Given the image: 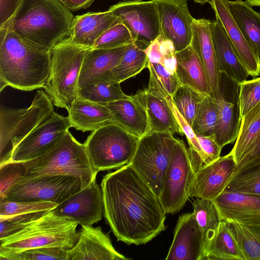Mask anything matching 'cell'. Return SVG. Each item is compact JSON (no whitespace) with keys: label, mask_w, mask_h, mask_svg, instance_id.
<instances>
[{"label":"cell","mask_w":260,"mask_h":260,"mask_svg":"<svg viewBox=\"0 0 260 260\" xmlns=\"http://www.w3.org/2000/svg\"><path fill=\"white\" fill-rule=\"evenodd\" d=\"M206 257L204 238L193 212L180 215L166 260H202Z\"/></svg>","instance_id":"ac0fdd59"},{"label":"cell","mask_w":260,"mask_h":260,"mask_svg":"<svg viewBox=\"0 0 260 260\" xmlns=\"http://www.w3.org/2000/svg\"><path fill=\"white\" fill-rule=\"evenodd\" d=\"M260 133V102L241 119L237 138L229 153L234 158L237 166Z\"/></svg>","instance_id":"836d02e7"},{"label":"cell","mask_w":260,"mask_h":260,"mask_svg":"<svg viewBox=\"0 0 260 260\" xmlns=\"http://www.w3.org/2000/svg\"><path fill=\"white\" fill-rule=\"evenodd\" d=\"M205 259L245 260L241 248L228 223L220 221L216 236Z\"/></svg>","instance_id":"e575fe53"},{"label":"cell","mask_w":260,"mask_h":260,"mask_svg":"<svg viewBox=\"0 0 260 260\" xmlns=\"http://www.w3.org/2000/svg\"><path fill=\"white\" fill-rule=\"evenodd\" d=\"M218 109L216 100L207 94L200 103L191 126L195 134L214 136L218 118Z\"/></svg>","instance_id":"74e56055"},{"label":"cell","mask_w":260,"mask_h":260,"mask_svg":"<svg viewBox=\"0 0 260 260\" xmlns=\"http://www.w3.org/2000/svg\"><path fill=\"white\" fill-rule=\"evenodd\" d=\"M47 211L0 216V239L9 236L25 228Z\"/></svg>","instance_id":"bcb514c9"},{"label":"cell","mask_w":260,"mask_h":260,"mask_svg":"<svg viewBox=\"0 0 260 260\" xmlns=\"http://www.w3.org/2000/svg\"><path fill=\"white\" fill-rule=\"evenodd\" d=\"M74 17L59 0H22L5 28L31 43L51 49L69 37Z\"/></svg>","instance_id":"3957f363"},{"label":"cell","mask_w":260,"mask_h":260,"mask_svg":"<svg viewBox=\"0 0 260 260\" xmlns=\"http://www.w3.org/2000/svg\"><path fill=\"white\" fill-rule=\"evenodd\" d=\"M260 102V77L239 84L238 106L242 118Z\"/></svg>","instance_id":"f6af8a7d"},{"label":"cell","mask_w":260,"mask_h":260,"mask_svg":"<svg viewBox=\"0 0 260 260\" xmlns=\"http://www.w3.org/2000/svg\"><path fill=\"white\" fill-rule=\"evenodd\" d=\"M176 58L175 74L181 85L210 95L211 90L205 69L191 45L176 52Z\"/></svg>","instance_id":"f1b7e54d"},{"label":"cell","mask_w":260,"mask_h":260,"mask_svg":"<svg viewBox=\"0 0 260 260\" xmlns=\"http://www.w3.org/2000/svg\"><path fill=\"white\" fill-rule=\"evenodd\" d=\"M229 8L260 65V12L242 0L229 1Z\"/></svg>","instance_id":"f546056e"},{"label":"cell","mask_w":260,"mask_h":260,"mask_svg":"<svg viewBox=\"0 0 260 260\" xmlns=\"http://www.w3.org/2000/svg\"><path fill=\"white\" fill-rule=\"evenodd\" d=\"M148 46L139 40L127 45L119 63L112 71L114 83L120 84L148 68L149 60L145 50Z\"/></svg>","instance_id":"4dcf8cb0"},{"label":"cell","mask_w":260,"mask_h":260,"mask_svg":"<svg viewBox=\"0 0 260 260\" xmlns=\"http://www.w3.org/2000/svg\"><path fill=\"white\" fill-rule=\"evenodd\" d=\"M228 224L245 260H260V225H246L236 222H228Z\"/></svg>","instance_id":"d590c367"},{"label":"cell","mask_w":260,"mask_h":260,"mask_svg":"<svg viewBox=\"0 0 260 260\" xmlns=\"http://www.w3.org/2000/svg\"><path fill=\"white\" fill-rule=\"evenodd\" d=\"M192 206L193 213L203 236L206 256L216 236L221 220L211 200L197 198Z\"/></svg>","instance_id":"d6a6232c"},{"label":"cell","mask_w":260,"mask_h":260,"mask_svg":"<svg viewBox=\"0 0 260 260\" xmlns=\"http://www.w3.org/2000/svg\"><path fill=\"white\" fill-rule=\"evenodd\" d=\"M127 45L112 49H89L80 71L78 89L100 82L114 83L112 71L119 63Z\"/></svg>","instance_id":"cb8c5ba5"},{"label":"cell","mask_w":260,"mask_h":260,"mask_svg":"<svg viewBox=\"0 0 260 260\" xmlns=\"http://www.w3.org/2000/svg\"><path fill=\"white\" fill-rule=\"evenodd\" d=\"M70 128L68 117L54 112L9 151L5 158L1 160L26 162L36 159L53 147Z\"/></svg>","instance_id":"7c38bea8"},{"label":"cell","mask_w":260,"mask_h":260,"mask_svg":"<svg viewBox=\"0 0 260 260\" xmlns=\"http://www.w3.org/2000/svg\"><path fill=\"white\" fill-rule=\"evenodd\" d=\"M145 50L149 62L161 64L169 73L175 74L176 51L170 40L159 36Z\"/></svg>","instance_id":"ab89813d"},{"label":"cell","mask_w":260,"mask_h":260,"mask_svg":"<svg viewBox=\"0 0 260 260\" xmlns=\"http://www.w3.org/2000/svg\"><path fill=\"white\" fill-rule=\"evenodd\" d=\"M211 201L221 221L249 226L260 225V197L223 191Z\"/></svg>","instance_id":"ffe728a7"},{"label":"cell","mask_w":260,"mask_h":260,"mask_svg":"<svg viewBox=\"0 0 260 260\" xmlns=\"http://www.w3.org/2000/svg\"><path fill=\"white\" fill-rule=\"evenodd\" d=\"M211 34L218 67L220 73L240 84L247 80L249 74L239 59L222 26L212 21Z\"/></svg>","instance_id":"83f0119b"},{"label":"cell","mask_w":260,"mask_h":260,"mask_svg":"<svg viewBox=\"0 0 260 260\" xmlns=\"http://www.w3.org/2000/svg\"><path fill=\"white\" fill-rule=\"evenodd\" d=\"M157 7L160 36L170 40L176 52L191 43L194 18L185 0H153Z\"/></svg>","instance_id":"5bb4252c"},{"label":"cell","mask_w":260,"mask_h":260,"mask_svg":"<svg viewBox=\"0 0 260 260\" xmlns=\"http://www.w3.org/2000/svg\"><path fill=\"white\" fill-rule=\"evenodd\" d=\"M147 89L135 95L144 105L147 114L149 131L184 135L168 101L169 95L149 72Z\"/></svg>","instance_id":"e0dca14e"},{"label":"cell","mask_w":260,"mask_h":260,"mask_svg":"<svg viewBox=\"0 0 260 260\" xmlns=\"http://www.w3.org/2000/svg\"><path fill=\"white\" fill-rule=\"evenodd\" d=\"M23 162L26 168L23 178L51 175L71 176L80 180L82 189L95 181L98 174L84 144L79 142L69 131L45 153Z\"/></svg>","instance_id":"277c9868"},{"label":"cell","mask_w":260,"mask_h":260,"mask_svg":"<svg viewBox=\"0 0 260 260\" xmlns=\"http://www.w3.org/2000/svg\"><path fill=\"white\" fill-rule=\"evenodd\" d=\"M81 189L80 180L75 177L45 175L22 179L11 188L5 200L48 201L59 204Z\"/></svg>","instance_id":"8fae6325"},{"label":"cell","mask_w":260,"mask_h":260,"mask_svg":"<svg viewBox=\"0 0 260 260\" xmlns=\"http://www.w3.org/2000/svg\"><path fill=\"white\" fill-rule=\"evenodd\" d=\"M221 94L216 100L218 114L214 138L222 148L236 140L241 118L238 106L239 84L221 73Z\"/></svg>","instance_id":"2e32d148"},{"label":"cell","mask_w":260,"mask_h":260,"mask_svg":"<svg viewBox=\"0 0 260 260\" xmlns=\"http://www.w3.org/2000/svg\"><path fill=\"white\" fill-rule=\"evenodd\" d=\"M78 223L46 212L21 230L0 239V250L20 252L40 247H57L67 250L78 241Z\"/></svg>","instance_id":"8992f818"},{"label":"cell","mask_w":260,"mask_h":260,"mask_svg":"<svg viewBox=\"0 0 260 260\" xmlns=\"http://www.w3.org/2000/svg\"><path fill=\"white\" fill-rule=\"evenodd\" d=\"M236 167L234 157L229 154L203 166L196 172L190 197L214 199L224 190Z\"/></svg>","instance_id":"d6986e66"},{"label":"cell","mask_w":260,"mask_h":260,"mask_svg":"<svg viewBox=\"0 0 260 260\" xmlns=\"http://www.w3.org/2000/svg\"><path fill=\"white\" fill-rule=\"evenodd\" d=\"M89 49L67 37L51 49L49 72L43 88L55 106L68 111L77 98L80 71Z\"/></svg>","instance_id":"5b68a950"},{"label":"cell","mask_w":260,"mask_h":260,"mask_svg":"<svg viewBox=\"0 0 260 260\" xmlns=\"http://www.w3.org/2000/svg\"><path fill=\"white\" fill-rule=\"evenodd\" d=\"M245 2L251 7H260V0H245Z\"/></svg>","instance_id":"f5cc1de1"},{"label":"cell","mask_w":260,"mask_h":260,"mask_svg":"<svg viewBox=\"0 0 260 260\" xmlns=\"http://www.w3.org/2000/svg\"><path fill=\"white\" fill-rule=\"evenodd\" d=\"M26 173L23 162L1 161L0 201L6 199L11 188L25 177Z\"/></svg>","instance_id":"7bdbcfd3"},{"label":"cell","mask_w":260,"mask_h":260,"mask_svg":"<svg viewBox=\"0 0 260 260\" xmlns=\"http://www.w3.org/2000/svg\"><path fill=\"white\" fill-rule=\"evenodd\" d=\"M177 140L170 133L149 131L140 138L129 163L158 198Z\"/></svg>","instance_id":"ba28073f"},{"label":"cell","mask_w":260,"mask_h":260,"mask_svg":"<svg viewBox=\"0 0 260 260\" xmlns=\"http://www.w3.org/2000/svg\"><path fill=\"white\" fill-rule=\"evenodd\" d=\"M123 1H126V0H123Z\"/></svg>","instance_id":"11a10c76"},{"label":"cell","mask_w":260,"mask_h":260,"mask_svg":"<svg viewBox=\"0 0 260 260\" xmlns=\"http://www.w3.org/2000/svg\"><path fill=\"white\" fill-rule=\"evenodd\" d=\"M196 136L205 156V165L211 163L220 156L222 148L217 143L214 136L198 134H196Z\"/></svg>","instance_id":"c3c4849f"},{"label":"cell","mask_w":260,"mask_h":260,"mask_svg":"<svg viewBox=\"0 0 260 260\" xmlns=\"http://www.w3.org/2000/svg\"><path fill=\"white\" fill-rule=\"evenodd\" d=\"M223 191L260 197V159L237 166Z\"/></svg>","instance_id":"1f68e13d"},{"label":"cell","mask_w":260,"mask_h":260,"mask_svg":"<svg viewBox=\"0 0 260 260\" xmlns=\"http://www.w3.org/2000/svg\"><path fill=\"white\" fill-rule=\"evenodd\" d=\"M78 241L67 250V260H127L113 247L100 226L81 225Z\"/></svg>","instance_id":"44dd1931"},{"label":"cell","mask_w":260,"mask_h":260,"mask_svg":"<svg viewBox=\"0 0 260 260\" xmlns=\"http://www.w3.org/2000/svg\"><path fill=\"white\" fill-rule=\"evenodd\" d=\"M51 58V49L0 28L1 91L7 86L23 91L43 88Z\"/></svg>","instance_id":"7a4b0ae2"},{"label":"cell","mask_w":260,"mask_h":260,"mask_svg":"<svg viewBox=\"0 0 260 260\" xmlns=\"http://www.w3.org/2000/svg\"><path fill=\"white\" fill-rule=\"evenodd\" d=\"M212 21L205 18L194 19L190 45L205 69L211 90L210 96L217 100L221 94V73L218 67L212 41Z\"/></svg>","instance_id":"7402d4cb"},{"label":"cell","mask_w":260,"mask_h":260,"mask_svg":"<svg viewBox=\"0 0 260 260\" xmlns=\"http://www.w3.org/2000/svg\"><path fill=\"white\" fill-rule=\"evenodd\" d=\"M55 214L81 225L92 226L104 215L103 192L94 181L72 195L52 210Z\"/></svg>","instance_id":"9a60e30c"},{"label":"cell","mask_w":260,"mask_h":260,"mask_svg":"<svg viewBox=\"0 0 260 260\" xmlns=\"http://www.w3.org/2000/svg\"><path fill=\"white\" fill-rule=\"evenodd\" d=\"M77 96L104 105L131 96L123 92L120 84L103 82L79 88Z\"/></svg>","instance_id":"8d00e7d4"},{"label":"cell","mask_w":260,"mask_h":260,"mask_svg":"<svg viewBox=\"0 0 260 260\" xmlns=\"http://www.w3.org/2000/svg\"><path fill=\"white\" fill-rule=\"evenodd\" d=\"M109 10L128 27L135 41L149 45L160 34L157 7L153 0L120 2Z\"/></svg>","instance_id":"4fadbf2b"},{"label":"cell","mask_w":260,"mask_h":260,"mask_svg":"<svg viewBox=\"0 0 260 260\" xmlns=\"http://www.w3.org/2000/svg\"><path fill=\"white\" fill-rule=\"evenodd\" d=\"M194 2L199 3L201 5H204L207 3L209 2L210 0H193Z\"/></svg>","instance_id":"db71d44e"},{"label":"cell","mask_w":260,"mask_h":260,"mask_svg":"<svg viewBox=\"0 0 260 260\" xmlns=\"http://www.w3.org/2000/svg\"><path fill=\"white\" fill-rule=\"evenodd\" d=\"M119 21L109 10L77 15L74 17L68 37L76 44L91 48L104 31Z\"/></svg>","instance_id":"d4e9b609"},{"label":"cell","mask_w":260,"mask_h":260,"mask_svg":"<svg viewBox=\"0 0 260 260\" xmlns=\"http://www.w3.org/2000/svg\"><path fill=\"white\" fill-rule=\"evenodd\" d=\"M254 159H260V133L237 166Z\"/></svg>","instance_id":"f907efd6"},{"label":"cell","mask_w":260,"mask_h":260,"mask_svg":"<svg viewBox=\"0 0 260 260\" xmlns=\"http://www.w3.org/2000/svg\"><path fill=\"white\" fill-rule=\"evenodd\" d=\"M62 4L71 11H76L89 7L94 0H59Z\"/></svg>","instance_id":"816d5d0a"},{"label":"cell","mask_w":260,"mask_h":260,"mask_svg":"<svg viewBox=\"0 0 260 260\" xmlns=\"http://www.w3.org/2000/svg\"><path fill=\"white\" fill-rule=\"evenodd\" d=\"M22 0H0V28L10 23Z\"/></svg>","instance_id":"681fc988"},{"label":"cell","mask_w":260,"mask_h":260,"mask_svg":"<svg viewBox=\"0 0 260 260\" xmlns=\"http://www.w3.org/2000/svg\"><path fill=\"white\" fill-rule=\"evenodd\" d=\"M1 260H67V250L57 247H40L20 252L0 250Z\"/></svg>","instance_id":"60d3db41"},{"label":"cell","mask_w":260,"mask_h":260,"mask_svg":"<svg viewBox=\"0 0 260 260\" xmlns=\"http://www.w3.org/2000/svg\"><path fill=\"white\" fill-rule=\"evenodd\" d=\"M135 42L128 27L120 20L104 31L91 48L112 49Z\"/></svg>","instance_id":"b9f144b4"},{"label":"cell","mask_w":260,"mask_h":260,"mask_svg":"<svg viewBox=\"0 0 260 260\" xmlns=\"http://www.w3.org/2000/svg\"><path fill=\"white\" fill-rule=\"evenodd\" d=\"M105 106L111 112L114 122L132 134L141 138L149 132L146 109L136 95L109 103Z\"/></svg>","instance_id":"484cf974"},{"label":"cell","mask_w":260,"mask_h":260,"mask_svg":"<svg viewBox=\"0 0 260 260\" xmlns=\"http://www.w3.org/2000/svg\"><path fill=\"white\" fill-rule=\"evenodd\" d=\"M229 0H210L216 20L222 26L239 59L249 75L255 78L259 75L260 65L252 49L247 42L229 8Z\"/></svg>","instance_id":"603a6c76"},{"label":"cell","mask_w":260,"mask_h":260,"mask_svg":"<svg viewBox=\"0 0 260 260\" xmlns=\"http://www.w3.org/2000/svg\"><path fill=\"white\" fill-rule=\"evenodd\" d=\"M140 138L115 122L91 132L83 143L90 161L98 173L129 164Z\"/></svg>","instance_id":"52a82bcc"},{"label":"cell","mask_w":260,"mask_h":260,"mask_svg":"<svg viewBox=\"0 0 260 260\" xmlns=\"http://www.w3.org/2000/svg\"><path fill=\"white\" fill-rule=\"evenodd\" d=\"M196 172L183 140L178 139L166 172L159 200L166 213L179 212L190 197Z\"/></svg>","instance_id":"30bf717a"},{"label":"cell","mask_w":260,"mask_h":260,"mask_svg":"<svg viewBox=\"0 0 260 260\" xmlns=\"http://www.w3.org/2000/svg\"><path fill=\"white\" fill-rule=\"evenodd\" d=\"M68 112L71 127L82 132H93L106 124L114 122L111 112L105 105L78 96Z\"/></svg>","instance_id":"4316f807"},{"label":"cell","mask_w":260,"mask_h":260,"mask_svg":"<svg viewBox=\"0 0 260 260\" xmlns=\"http://www.w3.org/2000/svg\"><path fill=\"white\" fill-rule=\"evenodd\" d=\"M52 101L42 90H38L26 108L1 107L0 110V153L3 155L9 144L14 148L37 126L54 113Z\"/></svg>","instance_id":"9c48e42d"},{"label":"cell","mask_w":260,"mask_h":260,"mask_svg":"<svg viewBox=\"0 0 260 260\" xmlns=\"http://www.w3.org/2000/svg\"><path fill=\"white\" fill-rule=\"evenodd\" d=\"M101 188L104 215L118 241L142 245L165 230L159 198L131 164L106 174Z\"/></svg>","instance_id":"6da1fadb"},{"label":"cell","mask_w":260,"mask_h":260,"mask_svg":"<svg viewBox=\"0 0 260 260\" xmlns=\"http://www.w3.org/2000/svg\"><path fill=\"white\" fill-rule=\"evenodd\" d=\"M57 205L48 201H14L4 200L0 201V216L51 211Z\"/></svg>","instance_id":"ee69618b"},{"label":"cell","mask_w":260,"mask_h":260,"mask_svg":"<svg viewBox=\"0 0 260 260\" xmlns=\"http://www.w3.org/2000/svg\"><path fill=\"white\" fill-rule=\"evenodd\" d=\"M148 68L159 84L171 97L181 85L176 74L169 73L161 64L149 62Z\"/></svg>","instance_id":"7dc6e473"},{"label":"cell","mask_w":260,"mask_h":260,"mask_svg":"<svg viewBox=\"0 0 260 260\" xmlns=\"http://www.w3.org/2000/svg\"><path fill=\"white\" fill-rule=\"evenodd\" d=\"M205 95L188 86L181 85L172 96L176 108L190 126Z\"/></svg>","instance_id":"f35d334b"}]
</instances>
